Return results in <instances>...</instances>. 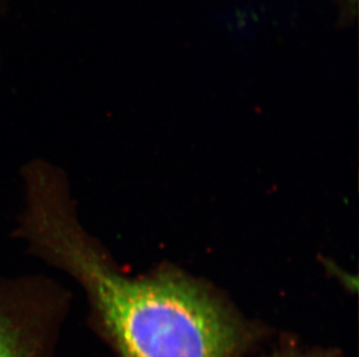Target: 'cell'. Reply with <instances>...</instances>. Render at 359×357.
<instances>
[{
    "instance_id": "1",
    "label": "cell",
    "mask_w": 359,
    "mask_h": 357,
    "mask_svg": "<svg viewBox=\"0 0 359 357\" xmlns=\"http://www.w3.org/2000/svg\"><path fill=\"white\" fill-rule=\"evenodd\" d=\"M25 208L14 236L84 286L121 357H235L248 330L210 286L173 268L125 276L85 231L65 171H22Z\"/></svg>"
},
{
    "instance_id": "2",
    "label": "cell",
    "mask_w": 359,
    "mask_h": 357,
    "mask_svg": "<svg viewBox=\"0 0 359 357\" xmlns=\"http://www.w3.org/2000/svg\"><path fill=\"white\" fill-rule=\"evenodd\" d=\"M0 357H32L19 330L3 316H0Z\"/></svg>"
},
{
    "instance_id": "3",
    "label": "cell",
    "mask_w": 359,
    "mask_h": 357,
    "mask_svg": "<svg viewBox=\"0 0 359 357\" xmlns=\"http://www.w3.org/2000/svg\"><path fill=\"white\" fill-rule=\"evenodd\" d=\"M271 357H322L316 356L313 354H304L302 351H295V349H286V351H279L277 354L272 355Z\"/></svg>"
}]
</instances>
